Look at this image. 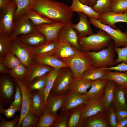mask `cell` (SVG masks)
Wrapping results in <instances>:
<instances>
[{
	"label": "cell",
	"instance_id": "cell-1",
	"mask_svg": "<svg viewBox=\"0 0 127 127\" xmlns=\"http://www.w3.org/2000/svg\"><path fill=\"white\" fill-rule=\"evenodd\" d=\"M31 9L55 23L71 21L73 15L68 5L55 0H35Z\"/></svg>",
	"mask_w": 127,
	"mask_h": 127
},
{
	"label": "cell",
	"instance_id": "cell-2",
	"mask_svg": "<svg viewBox=\"0 0 127 127\" xmlns=\"http://www.w3.org/2000/svg\"><path fill=\"white\" fill-rule=\"evenodd\" d=\"M112 40L108 34L103 30L99 29L96 34L79 38L78 43L82 52H97L107 47Z\"/></svg>",
	"mask_w": 127,
	"mask_h": 127
},
{
	"label": "cell",
	"instance_id": "cell-3",
	"mask_svg": "<svg viewBox=\"0 0 127 127\" xmlns=\"http://www.w3.org/2000/svg\"><path fill=\"white\" fill-rule=\"evenodd\" d=\"M61 60L71 69L75 79H81L84 73L92 65L91 58L83 52L73 57Z\"/></svg>",
	"mask_w": 127,
	"mask_h": 127
},
{
	"label": "cell",
	"instance_id": "cell-4",
	"mask_svg": "<svg viewBox=\"0 0 127 127\" xmlns=\"http://www.w3.org/2000/svg\"><path fill=\"white\" fill-rule=\"evenodd\" d=\"M114 45L113 41L112 40L106 48L97 52H85L91 58L92 62V67H106L107 66H115V52Z\"/></svg>",
	"mask_w": 127,
	"mask_h": 127
},
{
	"label": "cell",
	"instance_id": "cell-5",
	"mask_svg": "<svg viewBox=\"0 0 127 127\" xmlns=\"http://www.w3.org/2000/svg\"><path fill=\"white\" fill-rule=\"evenodd\" d=\"M36 47L27 45L17 38L12 40L11 52L28 68L35 62L33 52Z\"/></svg>",
	"mask_w": 127,
	"mask_h": 127
},
{
	"label": "cell",
	"instance_id": "cell-6",
	"mask_svg": "<svg viewBox=\"0 0 127 127\" xmlns=\"http://www.w3.org/2000/svg\"><path fill=\"white\" fill-rule=\"evenodd\" d=\"M74 79L72 72L69 67L61 68L50 93L65 94L69 91L70 86Z\"/></svg>",
	"mask_w": 127,
	"mask_h": 127
},
{
	"label": "cell",
	"instance_id": "cell-7",
	"mask_svg": "<svg viewBox=\"0 0 127 127\" xmlns=\"http://www.w3.org/2000/svg\"><path fill=\"white\" fill-rule=\"evenodd\" d=\"M17 8L13 0H12L2 10L0 15V34L9 36L11 33L14 24V16Z\"/></svg>",
	"mask_w": 127,
	"mask_h": 127
},
{
	"label": "cell",
	"instance_id": "cell-8",
	"mask_svg": "<svg viewBox=\"0 0 127 127\" xmlns=\"http://www.w3.org/2000/svg\"><path fill=\"white\" fill-rule=\"evenodd\" d=\"M88 18L94 26L103 30L110 36L114 45L119 47L127 46V31L123 32L119 28H113L107 25L103 24L99 20Z\"/></svg>",
	"mask_w": 127,
	"mask_h": 127
},
{
	"label": "cell",
	"instance_id": "cell-9",
	"mask_svg": "<svg viewBox=\"0 0 127 127\" xmlns=\"http://www.w3.org/2000/svg\"><path fill=\"white\" fill-rule=\"evenodd\" d=\"M36 30L35 25L25 14L14 20L13 30L9 38L12 40L20 35L29 34Z\"/></svg>",
	"mask_w": 127,
	"mask_h": 127
},
{
	"label": "cell",
	"instance_id": "cell-10",
	"mask_svg": "<svg viewBox=\"0 0 127 127\" xmlns=\"http://www.w3.org/2000/svg\"><path fill=\"white\" fill-rule=\"evenodd\" d=\"M89 99L86 94H79L69 90L65 94L63 103L60 109L61 112H68L85 103Z\"/></svg>",
	"mask_w": 127,
	"mask_h": 127
},
{
	"label": "cell",
	"instance_id": "cell-11",
	"mask_svg": "<svg viewBox=\"0 0 127 127\" xmlns=\"http://www.w3.org/2000/svg\"><path fill=\"white\" fill-rule=\"evenodd\" d=\"M73 24L72 21L65 24L59 32L58 40L60 42L67 43L82 51L78 43L79 37L77 33L72 27Z\"/></svg>",
	"mask_w": 127,
	"mask_h": 127
},
{
	"label": "cell",
	"instance_id": "cell-12",
	"mask_svg": "<svg viewBox=\"0 0 127 127\" xmlns=\"http://www.w3.org/2000/svg\"><path fill=\"white\" fill-rule=\"evenodd\" d=\"M14 80L20 88L22 96V104L20 109L19 120L17 124V127H20L24 118L30 111V102L31 92L28 88L27 84L24 80L14 79Z\"/></svg>",
	"mask_w": 127,
	"mask_h": 127
},
{
	"label": "cell",
	"instance_id": "cell-13",
	"mask_svg": "<svg viewBox=\"0 0 127 127\" xmlns=\"http://www.w3.org/2000/svg\"><path fill=\"white\" fill-rule=\"evenodd\" d=\"M46 108L43 92L39 90L31 92L30 111L39 117Z\"/></svg>",
	"mask_w": 127,
	"mask_h": 127
},
{
	"label": "cell",
	"instance_id": "cell-14",
	"mask_svg": "<svg viewBox=\"0 0 127 127\" xmlns=\"http://www.w3.org/2000/svg\"><path fill=\"white\" fill-rule=\"evenodd\" d=\"M65 23L58 22L36 27V30L45 36L47 41L58 40L59 32Z\"/></svg>",
	"mask_w": 127,
	"mask_h": 127
},
{
	"label": "cell",
	"instance_id": "cell-15",
	"mask_svg": "<svg viewBox=\"0 0 127 127\" xmlns=\"http://www.w3.org/2000/svg\"><path fill=\"white\" fill-rule=\"evenodd\" d=\"M53 68L50 66L35 61L28 68L27 73L23 80L27 85L36 78L48 73Z\"/></svg>",
	"mask_w": 127,
	"mask_h": 127
},
{
	"label": "cell",
	"instance_id": "cell-16",
	"mask_svg": "<svg viewBox=\"0 0 127 127\" xmlns=\"http://www.w3.org/2000/svg\"><path fill=\"white\" fill-rule=\"evenodd\" d=\"M108 127L107 112L105 110L83 119L82 121L80 127Z\"/></svg>",
	"mask_w": 127,
	"mask_h": 127
},
{
	"label": "cell",
	"instance_id": "cell-17",
	"mask_svg": "<svg viewBox=\"0 0 127 127\" xmlns=\"http://www.w3.org/2000/svg\"><path fill=\"white\" fill-rule=\"evenodd\" d=\"M103 97V96L98 98L90 99L84 104L82 111V120L85 118L105 110Z\"/></svg>",
	"mask_w": 127,
	"mask_h": 127
},
{
	"label": "cell",
	"instance_id": "cell-18",
	"mask_svg": "<svg viewBox=\"0 0 127 127\" xmlns=\"http://www.w3.org/2000/svg\"><path fill=\"white\" fill-rule=\"evenodd\" d=\"M79 19V22L73 24L72 27L77 33L79 38L85 37L94 33L91 27V23L87 16L82 12H78Z\"/></svg>",
	"mask_w": 127,
	"mask_h": 127
},
{
	"label": "cell",
	"instance_id": "cell-19",
	"mask_svg": "<svg viewBox=\"0 0 127 127\" xmlns=\"http://www.w3.org/2000/svg\"><path fill=\"white\" fill-rule=\"evenodd\" d=\"M100 15V21L113 28H116L115 24L117 23L123 22L127 23V12L123 13H116L109 12Z\"/></svg>",
	"mask_w": 127,
	"mask_h": 127
},
{
	"label": "cell",
	"instance_id": "cell-20",
	"mask_svg": "<svg viewBox=\"0 0 127 127\" xmlns=\"http://www.w3.org/2000/svg\"><path fill=\"white\" fill-rule=\"evenodd\" d=\"M17 38L27 45L34 47L40 45L47 41L44 35L37 30L29 34L20 35Z\"/></svg>",
	"mask_w": 127,
	"mask_h": 127
},
{
	"label": "cell",
	"instance_id": "cell-21",
	"mask_svg": "<svg viewBox=\"0 0 127 127\" xmlns=\"http://www.w3.org/2000/svg\"><path fill=\"white\" fill-rule=\"evenodd\" d=\"M35 61L38 63L60 69L69 67L65 62L58 58L54 54H48L35 57Z\"/></svg>",
	"mask_w": 127,
	"mask_h": 127
},
{
	"label": "cell",
	"instance_id": "cell-22",
	"mask_svg": "<svg viewBox=\"0 0 127 127\" xmlns=\"http://www.w3.org/2000/svg\"><path fill=\"white\" fill-rule=\"evenodd\" d=\"M80 51L66 42H60L54 54L61 60L73 57L79 54Z\"/></svg>",
	"mask_w": 127,
	"mask_h": 127
},
{
	"label": "cell",
	"instance_id": "cell-23",
	"mask_svg": "<svg viewBox=\"0 0 127 127\" xmlns=\"http://www.w3.org/2000/svg\"><path fill=\"white\" fill-rule=\"evenodd\" d=\"M60 43L58 40L46 41L44 43L36 47L34 49L33 54L35 57L51 54H54Z\"/></svg>",
	"mask_w": 127,
	"mask_h": 127
},
{
	"label": "cell",
	"instance_id": "cell-24",
	"mask_svg": "<svg viewBox=\"0 0 127 127\" xmlns=\"http://www.w3.org/2000/svg\"><path fill=\"white\" fill-rule=\"evenodd\" d=\"M64 95H57L50 93L47 100L46 108L51 114L57 115L63 105Z\"/></svg>",
	"mask_w": 127,
	"mask_h": 127
},
{
	"label": "cell",
	"instance_id": "cell-25",
	"mask_svg": "<svg viewBox=\"0 0 127 127\" xmlns=\"http://www.w3.org/2000/svg\"><path fill=\"white\" fill-rule=\"evenodd\" d=\"M108 80L98 79L92 81L90 89L85 94L90 99L103 96Z\"/></svg>",
	"mask_w": 127,
	"mask_h": 127
},
{
	"label": "cell",
	"instance_id": "cell-26",
	"mask_svg": "<svg viewBox=\"0 0 127 127\" xmlns=\"http://www.w3.org/2000/svg\"><path fill=\"white\" fill-rule=\"evenodd\" d=\"M70 7L73 12H82L86 15L88 18L99 20L100 19V14L96 12L91 7L83 4L79 0H72Z\"/></svg>",
	"mask_w": 127,
	"mask_h": 127
},
{
	"label": "cell",
	"instance_id": "cell-27",
	"mask_svg": "<svg viewBox=\"0 0 127 127\" xmlns=\"http://www.w3.org/2000/svg\"><path fill=\"white\" fill-rule=\"evenodd\" d=\"M14 87L12 81L8 78H1L0 80V98L1 100L8 101L13 94Z\"/></svg>",
	"mask_w": 127,
	"mask_h": 127
},
{
	"label": "cell",
	"instance_id": "cell-28",
	"mask_svg": "<svg viewBox=\"0 0 127 127\" xmlns=\"http://www.w3.org/2000/svg\"><path fill=\"white\" fill-rule=\"evenodd\" d=\"M107 71L105 67L92 66L84 73L81 79L90 81L99 79H103Z\"/></svg>",
	"mask_w": 127,
	"mask_h": 127
},
{
	"label": "cell",
	"instance_id": "cell-29",
	"mask_svg": "<svg viewBox=\"0 0 127 127\" xmlns=\"http://www.w3.org/2000/svg\"><path fill=\"white\" fill-rule=\"evenodd\" d=\"M103 79L113 81L120 87H127V71L113 72L107 70Z\"/></svg>",
	"mask_w": 127,
	"mask_h": 127
},
{
	"label": "cell",
	"instance_id": "cell-30",
	"mask_svg": "<svg viewBox=\"0 0 127 127\" xmlns=\"http://www.w3.org/2000/svg\"><path fill=\"white\" fill-rule=\"evenodd\" d=\"M116 85V83L114 81L108 80L102 99L105 110L106 111L112 103Z\"/></svg>",
	"mask_w": 127,
	"mask_h": 127
},
{
	"label": "cell",
	"instance_id": "cell-31",
	"mask_svg": "<svg viewBox=\"0 0 127 127\" xmlns=\"http://www.w3.org/2000/svg\"><path fill=\"white\" fill-rule=\"evenodd\" d=\"M84 104L69 112L68 127H80L82 121V111Z\"/></svg>",
	"mask_w": 127,
	"mask_h": 127
},
{
	"label": "cell",
	"instance_id": "cell-32",
	"mask_svg": "<svg viewBox=\"0 0 127 127\" xmlns=\"http://www.w3.org/2000/svg\"><path fill=\"white\" fill-rule=\"evenodd\" d=\"M92 81L74 78L71 84L69 90L78 94H85L90 87Z\"/></svg>",
	"mask_w": 127,
	"mask_h": 127
},
{
	"label": "cell",
	"instance_id": "cell-33",
	"mask_svg": "<svg viewBox=\"0 0 127 127\" xmlns=\"http://www.w3.org/2000/svg\"><path fill=\"white\" fill-rule=\"evenodd\" d=\"M112 103L115 109H127L124 88L117 83Z\"/></svg>",
	"mask_w": 127,
	"mask_h": 127
},
{
	"label": "cell",
	"instance_id": "cell-34",
	"mask_svg": "<svg viewBox=\"0 0 127 127\" xmlns=\"http://www.w3.org/2000/svg\"><path fill=\"white\" fill-rule=\"evenodd\" d=\"M17 8L15 12L14 20L26 14L30 10L35 0H13Z\"/></svg>",
	"mask_w": 127,
	"mask_h": 127
},
{
	"label": "cell",
	"instance_id": "cell-35",
	"mask_svg": "<svg viewBox=\"0 0 127 127\" xmlns=\"http://www.w3.org/2000/svg\"><path fill=\"white\" fill-rule=\"evenodd\" d=\"M58 115L50 113L46 108L39 117V120L36 127H51L52 126L57 119Z\"/></svg>",
	"mask_w": 127,
	"mask_h": 127
},
{
	"label": "cell",
	"instance_id": "cell-36",
	"mask_svg": "<svg viewBox=\"0 0 127 127\" xmlns=\"http://www.w3.org/2000/svg\"><path fill=\"white\" fill-rule=\"evenodd\" d=\"M60 70L53 68L48 73L47 81L43 91L46 107L47 98L53 85L55 80L59 73Z\"/></svg>",
	"mask_w": 127,
	"mask_h": 127
},
{
	"label": "cell",
	"instance_id": "cell-37",
	"mask_svg": "<svg viewBox=\"0 0 127 127\" xmlns=\"http://www.w3.org/2000/svg\"><path fill=\"white\" fill-rule=\"evenodd\" d=\"M48 73L36 78L28 84L27 87L29 90L31 91L39 90L43 92L47 81Z\"/></svg>",
	"mask_w": 127,
	"mask_h": 127
},
{
	"label": "cell",
	"instance_id": "cell-38",
	"mask_svg": "<svg viewBox=\"0 0 127 127\" xmlns=\"http://www.w3.org/2000/svg\"><path fill=\"white\" fill-rule=\"evenodd\" d=\"M26 15L35 27L55 23L44 17L31 9Z\"/></svg>",
	"mask_w": 127,
	"mask_h": 127
},
{
	"label": "cell",
	"instance_id": "cell-39",
	"mask_svg": "<svg viewBox=\"0 0 127 127\" xmlns=\"http://www.w3.org/2000/svg\"><path fill=\"white\" fill-rule=\"evenodd\" d=\"M12 40L9 36L0 34V58L4 57L11 52Z\"/></svg>",
	"mask_w": 127,
	"mask_h": 127
},
{
	"label": "cell",
	"instance_id": "cell-40",
	"mask_svg": "<svg viewBox=\"0 0 127 127\" xmlns=\"http://www.w3.org/2000/svg\"><path fill=\"white\" fill-rule=\"evenodd\" d=\"M0 61L9 69L15 68L22 64L18 58L11 52L8 53L4 57L0 58Z\"/></svg>",
	"mask_w": 127,
	"mask_h": 127
},
{
	"label": "cell",
	"instance_id": "cell-41",
	"mask_svg": "<svg viewBox=\"0 0 127 127\" xmlns=\"http://www.w3.org/2000/svg\"><path fill=\"white\" fill-rule=\"evenodd\" d=\"M28 68L22 64L16 67L9 69L8 73L14 79L24 80Z\"/></svg>",
	"mask_w": 127,
	"mask_h": 127
},
{
	"label": "cell",
	"instance_id": "cell-42",
	"mask_svg": "<svg viewBox=\"0 0 127 127\" xmlns=\"http://www.w3.org/2000/svg\"><path fill=\"white\" fill-rule=\"evenodd\" d=\"M112 0H96L95 4L91 7L96 13L100 15L110 12Z\"/></svg>",
	"mask_w": 127,
	"mask_h": 127
},
{
	"label": "cell",
	"instance_id": "cell-43",
	"mask_svg": "<svg viewBox=\"0 0 127 127\" xmlns=\"http://www.w3.org/2000/svg\"><path fill=\"white\" fill-rule=\"evenodd\" d=\"M110 12L116 13L127 12V0H112Z\"/></svg>",
	"mask_w": 127,
	"mask_h": 127
},
{
	"label": "cell",
	"instance_id": "cell-44",
	"mask_svg": "<svg viewBox=\"0 0 127 127\" xmlns=\"http://www.w3.org/2000/svg\"><path fill=\"white\" fill-rule=\"evenodd\" d=\"M39 120V117L36 116L31 111L26 115L21 123L22 127H36Z\"/></svg>",
	"mask_w": 127,
	"mask_h": 127
},
{
	"label": "cell",
	"instance_id": "cell-45",
	"mask_svg": "<svg viewBox=\"0 0 127 127\" xmlns=\"http://www.w3.org/2000/svg\"><path fill=\"white\" fill-rule=\"evenodd\" d=\"M114 48L117 54V57L115 60L116 64L121 62L127 64V46L120 48L114 45Z\"/></svg>",
	"mask_w": 127,
	"mask_h": 127
},
{
	"label": "cell",
	"instance_id": "cell-46",
	"mask_svg": "<svg viewBox=\"0 0 127 127\" xmlns=\"http://www.w3.org/2000/svg\"><path fill=\"white\" fill-rule=\"evenodd\" d=\"M69 112H61L54 123L53 127H68Z\"/></svg>",
	"mask_w": 127,
	"mask_h": 127
},
{
	"label": "cell",
	"instance_id": "cell-47",
	"mask_svg": "<svg viewBox=\"0 0 127 127\" xmlns=\"http://www.w3.org/2000/svg\"><path fill=\"white\" fill-rule=\"evenodd\" d=\"M109 126L116 127L117 120L115 108L113 103L111 104L107 111Z\"/></svg>",
	"mask_w": 127,
	"mask_h": 127
},
{
	"label": "cell",
	"instance_id": "cell-48",
	"mask_svg": "<svg viewBox=\"0 0 127 127\" xmlns=\"http://www.w3.org/2000/svg\"><path fill=\"white\" fill-rule=\"evenodd\" d=\"M21 107L11 105L9 108H4L2 106L0 105V112L3 114L8 119L12 118L15 113L21 109Z\"/></svg>",
	"mask_w": 127,
	"mask_h": 127
},
{
	"label": "cell",
	"instance_id": "cell-49",
	"mask_svg": "<svg viewBox=\"0 0 127 127\" xmlns=\"http://www.w3.org/2000/svg\"><path fill=\"white\" fill-rule=\"evenodd\" d=\"M16 89L14 101L11 103V105L21 108L22 96L21 89L19 86L16 84Z\"/></svg>",
	"mask_w": 127,
	"mask_h": 127
},
{
	"label": "cell",
	"instance_id": "cell-50",
	"mask_svg": "<svg viewBox=\"0 0 127 127\" xmlns=\"http://www.w3.org/2000/svg\"><path fill=\"white\" fill-rule=\"evenodd\" d=\"M20 117H16L11 121H7L2 118L0 123V127H14L18 122Z\"/></svg>",
	"mask_w": 127,
	"mask_h": 127
},
{
	"label": "cell",
	"instance_id": "cell-51",
	"mask_svg": "<svg viewBox=\"0 0 127 127\" xmlns=\"http://www.w3.org/2000/svg\"><path fill=\"white\" fill-rule=\"evenodd\" d=\"M106 70L110 71L115 70L120 72L127 71V64L122 62L116 66L110 67H105Z\"/></svg>",
	"mask_w": 127,
	"mask_h": 127
},
{
	"label": "cell",
	"instance_id": "cell-52",
	"mask_svg": "<svg viewBox=\"0 0 127 127\" xmlns=\"http://www.w3.org/2000/svg\"><path fill=\"white\" fill-rule=\"evenodd\" d=\"M117 122L119 120L127 118V109H115Z\"/></svg>",
	"mask_w": 127,
	"mask_h": 127
},
{
	"label": "cell",
	"instance_id": "cell-53",
	"mask_svg": "<svg viewBox=\"0 0 127 127\" xmlns=\"http://www.w3.org/2000/svg\"><path fill=\"white\" fill-rule=\"evenodd\" d=\"M127 118L121 119L117 122L116 127H127Z\"/></svg>",
	"mask_w": 127,
	"mask_h": 127
},
{
	"label": "cell",
	"instance_id": "cell-54",
	"mask_svg": "<svg viewBox=\"0 0 127 127\" xmlns=\"http://www.w3.org/2000/svg\"><path fill=\"white\" fill-rule=\"evenodd\" d=\"M9 69L3 63L0 61V73L3 74L8 73Z\"/></svg>",
	"mask_w": 127,
	"mask_h": 127
},
{
	"label": "cell",
	"instance_id": "cell-55",
	"mask_svg": "<svg viewBox=\"0 0 127 127\" xmlns=\"http://www.w3.org/2000/svg\"><path fill=\"white\" fill-rule=\"evenodd\" d=\"M12 0H0V9L2 10Z\"/></svg>",
	"mask_w": 127,
	"mask_h": 127
},
{
	"label": "cell",
	"instance_id": "cell-56",
	"mask_svg": "<svg viewBox=\"0 0 127 127\" xmlns=\"http://www.w3.org/2000/svg\"><path fill=\"white\" fill-rule=\"evenodd\" d=\"M89 5L92 7L96 3V0H88Z\"/></svg>",
	"mask_w": 127,
	"mask_h": 127
},
{
	"label": "cell",
	"instance_id": "cell-57",
	"mask_svg": "<svg viewBox=\"0 0 127 127\" xmlns=\"http://www.w3.org/2000/svg\"><path fill=\"white\" fill-rule=\"evenodd\" d=\"M124 89L126 101L127 105V87L124 88Z\"/></svg>",
	"mask_w": 127,
	"mask_h": 127
},
{
	"label": "cell",
	"instance_id": "cell-58",
	"mask_svg": "<svg viewBox=\"0 0 127 127\" xmlns=\"http://www.w3.org/2000/svg\"><path fill=\"white\" fill-rule=\"evenodd\" d=\"M79 0L83 4L89 6L88 0Z\"/></svg>",
	"mask_w": 127,
	"mask_h": 127
}]
</instances>
